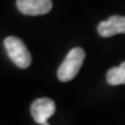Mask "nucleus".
<instances>
[{"label": "nucleus", "instance_id": "7", "mask_svg": "<svg viewBox=\"0 0 125 125\" xmlns=\"http://www.w3.org/2000/svg\"><path fill=\"white\" fill-rule=\"evenodd\" d=\"M45 125H50V124H49V123H48V124H45Z\"/></svg>", "mask_w": 125, "mask_h": 125}, {"label": "nucleus", "instance_id": "6", "mask_svg": "<svg viewBox=\"0 0 125 125\" xmlns=\"http://www.w3.org/2000/svg\"><path fill=\"white\" fill-rule=\"evenodd\" d=\"M107 81L111 86L125 85V62H122L119 66L112 67L108 71Z\"/></svg>", "mask_w": 125, "mask_h": 125}, {"label": "nucleus", "instance_id": "1", "mask_svg": "<svg viewBox=\"0 0 125 125\" xmlns=\"http://www.w3.org/2000/svg\"><path fill=\"white\" fill-rule=\"evenodd\" d=\"M86 53L81 48H73L67 53L65 60L57 71V76L62 82H67L74 79L83 64Z\"/></svg>", "mask_w": 125, "mask_h": 125}, {"label": "nucleus", "instance_id": "4", "mask_svg": "<svg viewBox=\"0 0 125 125\" xmlns=\"http://www.w3.org/2000/svg\"><path fill=\"white\" fill-rule=\"evenodd\" d=\"M16 7L24 15H44L52 8L51 0H16Z\"/></svg>", "mask_w": 125, "mask_h": 125}, {"label": "nucleus", "instance_id": "5", "mask_svg": "<svg viewBox=\"0 0 125 125\" xmlns=\"http://www.w3.org/2000/svg\"><path fill=\"white\" fill-rule=\"evenodd\" d=\"M97 32L101 37H112L118 34H125V16L112 15L110 18L100 22L97 26Z\"/></svg>", "mask_w": 125, "mask_h": 125}, {"label": "nucleus", "instance_id": "3", "mask_svg": "<svg viewBox=\"0 0 125 125\" xmlns=\"http://www.w3.org/2000/svg\"><path fill=\"white\" fill-rule=\"evenodd\" d=\"M56 112V103L48 97L35 100L30 107V114L37 124L45 125L49 123V118Z\"/></svg>", "mask_w": 125, "mask_h": 125}, {"label": "nucleus", "instance_id": "2", "mask_svg": "<svg viewBox=\"0 0 125 125\" xmlns=\"http://www.w3.org/2000/svg\"><path fill=\"white\" fill-rule=\"evenodd\" d=\"M4 45L10 60L20 68H28L31 64V56L27 46L19 37L9 36L4 41Z\"/></svg>", "mask_w": 125, "mask_h": 125}]
</instances>
